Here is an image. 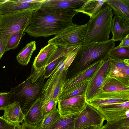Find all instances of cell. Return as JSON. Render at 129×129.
<instances>
[{
  "mask_svg": "<svg viewBox=\"0 0 129 129\" xmlns=\"http://www.w3.org/2000/svg\"><path fill=\"white\" fill-rule=\"evenodd\" d=\"M78 13H61L43 10L35 11L24 32L34 38L56 35L70 26Z\"/></svg>",
  "mask_w": 129,
  "mask_h": 129,
  "instance_id": "cell-1",
  "label": "cell"
},
{
  "mask_svg": "<svg viewBox=\"0 0 129 129\" xmlns=\"http://www.w3.org/2000/svg\"><path fill=\"white\" fill-rule=\"evenodd\" d=\"M45 67L38 70L32 67L30 74L26 80L10 91L11 103L18 102L24 115L33 103L41 97L45 83Z\"/></svg>",
  "mask_w": 129,
  "mask_h": 129,
  "instance_id": "cell-2",
  "label": "cell"
},
{
  "mask_svg": "<svg viewBox=\"0 0 129 129\" xmlns=\"http://www.w3.org/2000/svg\"><path fill=\"white\" fill-rule=\"evenodd\" d=\"M115 44V41L111 39L106 42H90L81 45L69 68H70L69 78L96 62L107 58Z\"/></svg>",
  "mask_w": 129,
  "mask_h": 129,
  "instance_id": "cell-3",
  "label": "cell"
},
{
  "mask_svg": "<svg viewBox=\"0 0 129 129\" xmlns=\"http://www.w3.org/2000/svg\"><path fill=\"white\" fill-rule=\"evenodd\" d=\"M113 13L106 3L93 17L90 18L83 45L92 42H103L109 40Z\"/></svg>",
  "mask_w": 129,
  "mask_h": 129,
  "instance_id": "cell-4",
  "label": "cell"
},
{
  "mask_svg": "<svg viewBox=\"0 0 129 129\" xmlns=\"http://www.w3.org/2000/svg\"><path fill=\"white\" fill-rule=\"evenodd\" d=\"M35 11L27 9L0 15V35L24 32Z\"/></svg>",
  "mask_w": 129,
  "mask_h": 129,
  "instance_id": "cell-5",
  "label": "cell"
},
{
  "mask_svg": "<svg viewBox=\"0 0 129 129\" xmlns=\"http://www.w3.org/2000/svg\"><path fill=\"white\" fill-rule=\"evenodd\" d=\"M65 60L55 68L44 85L41 97L42 105L52 99L58 101L66 79L68 70H64Z\"/></svg>",
  "mask_w": 129,
  "mask_h": 129,
  "instance_id": "cell-6",
  "label": "cell"
},
{
  "mask_svg": "<svg viewBox=\"0 0 129 129\" xmlns=\"http://www.w3.org/2000/svg\"><path fill=\"white\" fill-rule=\"evenodd\" d=\"M87 24L73 23L70 26L48 40V44L58 46L75 47L83 45Z\"/></svg>",
  "mask_w": 129,
  "mask_h": 129,
  "instance_id": "cell-7",
  "label": "cell"
},
{
  "mask_svg": "<svg viewBox=\"0 0 129 129\" xmlns=\"http://www.w3.org/2000/svg\"><path fill=\"white\" fill-rule=\"evenodd\" d=\"M110 63L109 56L103 60L101 65L92 75L85 92L86 102L93 98L100 91L105 80Z\"/></svg>",
  "mask_w": 129,
  "mask_h": 129,
  "instance_id": "cell-8",
  "label": "cell"
},
{
  "mask_svg": "<svg viewBox=\"0 0 129 129\" xmlns=\"http://www.w3.org/2000/svg\"><path fill=\"white\" fill-rule=\"evenodd\" d=\"M105 118L96 109L86 102L74 122V129H82L94 125L102 126Z\"/></svg>",
  "mask_w": 129,
  "mask_h": 129,
  "instance_id": "cell-9",
  "label": "cell"
},
{
  "mask_svg": "<svg viewBox=\"0 0 129 129\" xmlns=\"http://www.w3.org/2000/svg\"><path fill=\"white\" fill-rule=\"evenodd\" d=\"M129 101V90L100 91L95 96L86 102L94 107Z\"/></svg>",
  "mask_w": 129,
  "mask_h": 129,
  "instance_id": "cell-10",
  "label": "cell"
},
{
  "mask_svg": "<svg viewBox=\"0 0 129 129\" xmlns=\"http://www.w3.org/2000/svg\"><path fill=\"white\" fill-rule=\"evenodd\" d=\"M45 0H6L0 4V15L29 9L36 11L40 9Z\"/></svg>",
  "mask_w": 129,
  "mask_h": 129,
  "instance_id": "cell-11",
  "label": "cell"
},
{
  "mask_svg": "<svg viewBox=\"0 0 129 129\" xmlns=\"http://www.w3.org/2000/svg\"><path fill=\"white\" fill-rule=\"evenodd\" d=\"M86 0H45L40 9L45 11L70 13L80 8Z\"/></svg>",
  "mask_w": 129,
  "mask_h": 129,
  "instance_id": "cell-12",
  "label": "cell"
},
{
  "mask_svg": "<svg viewBox=\"0 0 129 129\" xmlns=\"http://www.w3.org/2000/svg\"><path fill=\"white\" fill-rule=\"evenodd\" d=\"M58 109L61 116L80 113L85 107L86 102L85 93L57 101Z\"/></svg>",
  "mask_w": 129,
  "mask_h": 129,
  "instance_id": "cell-13",
  "label": "cell"
},
{
  "mask_svg": "<svg viewBox=\"0 0 129 129\" xmlns=\"http://www.w3.org/2000/svg\"><path fill=\"white\" fill-rule=\"evenodd\" d=\"M58 46L57 49L45 67L44 76L45 78H49L57 66L60 62L65 60L69 53L77 46Z\"/></svg>",
  "mask_w": 129,
  "mask_h": 129,
  "instance_id": "cell-14",
  "label": "cell"
},
{
  "mask_svg": "<svg viewBox=\"0 0 129 129\" xmlns=\"http://www.w3.org/2000/svg\"><path fill=\"white\" fill-rule=\"evenodd\" d=\"M126 90H129V77L106 76L100 91Z\"/></svg>",
  "mask_w": 129,
  "mask_h": 129,
  "instance_id": "cell-15",
  "label": "cell"
},
{
  "mask_svg": "<svg viewBox=\"0 0 129 129\" xmlns=\"http://www.w3.org/2000/svg\"><path fill=\"white\" fill-rule=\"evenodd\" d=\"M104 60L96 62L79 73L66 79L62 91L71 89L90 77L101 65Z\"/></svg>",
  "mask_w": 129,
  "mask_h": 129,
  "instance_id": "cell-16",
  "label": "cell"
},
{
  "mask_svg": "<svg viewBox=\"0 0 129 129\" xmlns=\"http://www.w3.org/2000/svg\"><path fill=\"white\" fill-rule=\"evenodd\" d=\"M111 31L112 39L120 41L129 34V22L122 18L115 16L113 18Z\"/></svg>",
  "mask_w": 129,
  "mask_h": 129,
  "instance_id": "cell-17",
  "label": "cell"
},
{
  "mask_svg": "<svg viewBox=\"0 0 129 129\" xmlns=\"http://www.w3.org/2000/svg\"><path fill=\"white\" fill-rule=\"evenodd\" d=\"M42 105L40 98L36 100L30 107L25 115L24 121L35 127L38 125L44 117Z\"/></svg>",
  "mask_w": 129,
  "mask_h": 129,
  "instance_id": "cell-18",
  "label": "cell"
},
{
  "mask_svg": "<svg viewBox=\"0 0 129 129\" xmlns=\"http://www.w3.org/2000/svg\"><path fill=\"white\" fill-rule=\"evenodd\" d=\"M109 57L110 65L106 76L129 77V59L123 60Z\"/></svg>",
  "mask_w": 129,
  "mask_h": 129,
  "instance_id": "cell-19",
  "label": "cell"
},
{
  "mask_svg": "<svg viewBox=\"0 0 129 129\" xmlns=\"http://www.w3.org/2000/svg\"><path fill=\"white\" fill-rule=\"evenodd\" d=\"M58 47L56 45L48 44L42 48L35 58L32 67L35 69L38 70L46 66Z\"/></svg>",
  "mask_w": 129,
  "mask_h": 129,
  "instance_id": "cell-20",
  "label": "cell"
},
{
  "mask_svg": "<svg viewBox=\"0 0 129 129\" xmlns=\"http://www.w3.org/2000/svg\"><path fill=\"white\" fill-rule=\"evenodd\" d=\"M4 110V113L2 117L9 122L14 124L22 123L24 120L25 115L18 102L13 101Z\"/></svg>",
  "mask_w": 129,
  "mask_h": 129,
  "instance_id": "cell-21",
  "label": "cell"
},
{
  "mask_svg": "<svg viewBox=\"0 0 129 129\" xmlns=\"http://www.w3.org/2000/svg\"><path fill=\"white\" fill-rule=\"evenodd\" d=\"M113 10L115 16L129 22V0H104Z\"/></svg>",
  "mask_w": 129,
  "mask_h": 129,
  "instance_id": "cell-22",
  "label": "cell"
},
{
  "mask_svg": "<svg viewBox=\"0 0 129 129\" xmlns=\"http://www.w3.org/2000/svg\"><path fill=\"white\" fill-rule=\"evenodd\" d=\"M105 3L104 0H86L80 8L74 11L84 14L90 18L98 13Z\"/></svg>",
  "mask_w": 129,
  "mask_h": 129,
  "instance_id": "cell-23",
  "label": "cell"
},
{
  "mask_svg": "<svg viewBox=\"0 0 129 129\" xmlns=\"http://www.w3.org/2000/svg\"><path fill=\"white\" fill-rule=\"evenodd\" d=\"M92 75L71 89L62 91L58 100H64L85 93Z\"/></svg>",
  "mask_w": 129,
  "mask_h": 129,
  "instance_id": "cell-24",
  "label": "cell"
},
{
  "mask_svg": "<svg viewBox=\"0 0 129 129\" xmlns=\"http://www.w3.org/2000/svg\"><path fill=\"white\" fill-rule=\"evenodd\" d=\"M36 42L32 41L26 44L16 56V59L19 64L27 65L29 62L34 52L36 49Z\"/></svg>",
  "mask_w": 129,
  "mask_h": 129,
  "instance_id": "cell-25",
  "label": "cell"
},
{
  "mask_svg": "<svg viewBox=\"0 0 129 129\" xmlns=\"http://www.w3.org/2000/svg\"><path fill=\"white\" fill-rule=\"evenodd\" d=\"M79 113L61 116L48 129H74L75 121Z\"/></svg>",
  "mask_w": 129,
  "mask_h": 129,
  "instance_id": "cell-26",
  "label": "cell"
},
{
  "mask_svg": "<svg viewBox=\"0 0 129 129\" xmlns=\"http://www.w3.org/2000/svg\"><path fill=\"white\" fill-rule=\"evenodd\" d=\"M58 108L49 113L44 116L41 123L35 127V129H48L60 117Z\"/></svg>",
  "mask_w": 129,
  "mask_h": 129,
  "instance_id": "cell-27",
  "label": "cell"
},
{
  "mask_svg": "<svg viewBox=\"0 0 129 129\" xmlns=\"http://www.w3.org/2000/svg\"><path fill=\"white\" fill-rule=\"evenodd\" d=\"M101 129H129V117H123L107 121Z\"/></svg>",
  "mask_w": 129,
  "mask_h": 129,
  "instance_id": "cell-28",
  "label": "cell"
},
{
  "mask_svg": "<svg viewBox=\"0 0 129 129\" xmlns=\"http://www.w3.org/2000/svg\"><path fill=\"white\" fill-rule=\"evenodd\" d=\"M100 111L107 121H112L123 117H129V109Z\"/></svg>",
  "mask_w": 129,
  "mask_h": 129,
  "instance_id": "cell-29",
  "label": "cell"
},
{
  "mask_svg": "<svg viewBox=\"0 0 129 129\" xmlns=\"http://www.w3.org/2000/svg\"><path fill=\"white\" fill-rule=\"evenodd\" d=\"M94 107L100 111L129 109V101L122 103L111 104Z\"/></svg>",
  "mask_w": 129,
  "mask_h": 129,
  "instance_id": "cell-30",
  "label": "cell"
},
{
  "mask_svg": "<svg viewBox=\"0 0 129 129\" xmlns=\"http://www.w3.org/2000/svg\"><path fill=\"white\" fill-rule=\"evenodd\" d=\"M24 32L22 31H20L10 36L5 52L10 50L15 49L17 48L21 38L25 34Z\"/></svg>",
  "mask_w": 129,
  "mask_h": 129,
  "instance_id": "cell-31",
  "label": "cell"
},
{
  "mask_svg": "<svg viewBox=\"0 0 129 129\" xmlns=\"http://www.w3.org/2000/svg\"><path fill=\"white\" fill-rule=\"evenodd\" d=\"M109 56L111 57L121 60L129 59V47L113 48L110 51Z\"/></svg>",
  "mask_w": 129,
  "mask_h": 129,
  "instance_id": "cell-32",
  "label": "cell"
},
{
  "mask_svg": "<svg viewBox=\"0 0 129 129\" xmlns=\"http://www.w3.org/2000/svg\"><path fill=\"white\" fill-rule=\"evenodd\" d=\"M57 101L54 99L51 100L42 105V110L44 116L49 113L57 109Z\"/></svg>",
  "mask_w": 129,
  "mask_h": 129,
  "instance_id": "cell-33",
  "label": "cell"
},
{
  "mask_svg": "<svg viewBox=\"0 0 129 129\" xmlns=\"http://www.w3.org/2000/svg\"><path fill=\"white\" fill-rule=\"evenodd\" d=\"M11 96L10 91L0 93V110H4L11 103Z\"/></svg>",
  "mask_w": 129,
  "mask_h": 129,
  "instance_id": "cell-34",
  "label": "cell"
},
{
  "mask_svg": "<svg viewBox=\"0 0 129 129\" xmlns=\"http://www.w3.org/2000/svg\"><path fill=\"white\" fill-rule=\"evenodd\" d=\"M81 46H76L68 54L65 60V66L63 69L64 70H68L73 61Z\"/></svg>",
  "mask_w": 129,
  "mask_h": 129,
  "instance_id": "cell-35",
  "label": "cell"
},
{
  "mask_svg": "<svg viewBox=\"0 0 129 129\" xmlns=\"http://www.w3.org/2000/svg\"><path fill=\"white\" fill-rule=\"evenodd\" d=\"M9 37L10 35L9 34L0 35V59L5 52Z\"/></svg>",
  "mask_w": 129,
  "mask_h": 129,
  "instance_id": "cell-36",
  "label": "cell"
},
{
  "mask_svg": "<svg viewBox=\"0 0 129 129\" xmlns=\"http://www.w3.org/2000/svg\"><path fill=\"white\" fill-rule=\"evenodd\" d=\"M14 125L0 116V129H13Z\"/></svg>",
  "mask_w": 129,
  "mask_h": 129,
  "instance_id": "cell-37",
  "label": "cell"
},
{
  "mask_svg": "<svg viewBox=\"0 0 129 129\" xmlns=\"http://www.w3.org/2000/svg\"><path fill=\"white\" fill-rule=\"evenodd\" d=\"M124 47H129V34L128 35L120 41L119 45L114 48L118 49Z\"/></svg>",
  "mask_w": 129,
  "mask_h": 129,
  "instance_id": "cell-38",
  "label": "cell"
},
{
  "mask_svg": "<svg viewBox=\"0 0 129 129\" xmlns=\"http://www.w3.org/2000/svg\"><path fill=\"white\" fill-rule=\"evenodd\" d=\"M22 129H35V127L28 124L24 121L22 123Z\"/></svg>",
  "mask_w": 129,
  "mask_h": 129,
  "instance_id": "cell-39",
  "label": "cell"
},
{
  "mask_svg": "<svg viewBox=\"0 0 129 129\" xmlns=\"http://www.w3.org/2000/svg\"><path fill=\"white\" fill-rule=\"evenodd\" d=\"M101 126L99 125H94L86 127L82 129H101Z\"/></svg>",
  "mask_w": 129,
  "mask_h": 129,
  "instance_id": "cell-40",
  "label": "cell"
},
{
  "mask_svg": "<svg viewBox=\"0 0 129 129\" xmlns=\"http://www.w3.org/2000/svg\"><path fill=\"white\" fill-rule=\"evenodd\" d=\"M14 124L15 125L13 129H22V126L20 123H16Z\"/></svg>",
  "mask_w": 129,
  "mask_h": 129,
  "instance_id": "cell-41",
  "label": "cell"
},
{
  "mask_svg": "<svg viewBox=\"0 0 129 129\" xmlns=\"http://www.w3.org/2000/svg\"><path fill=\"white\" fill-rule=\"evenodd\" d=\"M6 1L5 0H0V4L5 2Z\"/></svg>",
  "mask_w": 129,
  "mask_h": 129,
  "instance_id": "cell-42",
  "label": "cell"
}]
</instances>
